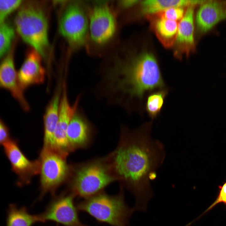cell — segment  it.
I'll return each mask as SVG.
<instances>
[{
	"label": "cell",
	"instance_id": "obj_21",
	"mask_svg": "<svg viewBox=\"0 0 226 226\" xmlns=\"http://www.w3.org/2000/svg\"><path fill=\"white\" fill-rule=\"evenodd\" d=\"M168 93V89L165 88L152 92L147 96L145 108L152 121L160 113Z\"/></svg>",
	"mask_w": 226,
	"mask_h": 226
},
{
	"label": "cell",
	"instance_id": "obj_3",
	"mask_svg": "<svg viewBox=\"0 0 226 226\" xmlns=\"http://www.w3.org/2000/svg\"><path fill=\"white\" fill-rule=\"evenodd\" d=\"M115 181L105 156L96 157L73 168L69 186L75 196L85 199L104 191Z\"/></svg>",
	"mask_w": 226,
	"mask_h": 226
},
{
	"label": "cell",
	"instance_id": "obj_26",
	"mask_svg": "<svg viewBox=\"0 0 226 226\" xmlns=\"http://www.w3.org/2000/svg\"><path fill=\"white\" fill-rule=\"evenodd\" d=\"M11 138L9 129L0 117V146H3Z\"/></svg>",
	"mask_w": 226,
	"mask_h": 226
},
{
	"label": "cell",
	"instance_id": "obj_16",
	"mask_svg": "<svg viewBox=\"0 0 226 226\" xmlns=\"http://www.w3.org/2000/svg\"><path fill=\"white\" fill-rule=\"evenodd\" d=\"M195 6L187 7L178 23L175 45L176 55H189L195 49L194 11Z\"/></svg>",
	"mask_w": 226,
	"mask_h": 226
},
{
	"label": "cell",
	"instance_id": "obj_1",
	"mask_svg": "<svg viewBox=\"0 0 226 226\" xmlns=\"http://www.w3.org/2000/svg\"><path fill=\"white\" fill-rule=\"evenodd\" d=\"M152 121L135 129L121 126L118 144L105 156L120 187L133 194L134 210L146 211L153 196L151 181L165 157L164 146L151 136Z\"/></svg>",
	"mask_w": 226,
	"mask_h": 226
},
{
	"label": "cell",
	"instance_id": "obj_4",
	"mask_svg": "<svg viewBox=\"0 0 226 226\" xmlns=\"http://www.w3.org/2000/svg\"><path fill=\"white\" fill-rule=\"evenodd\" d=\"M76 207L78 210L88 213L98 222L111 226H128L134 211L126 203L124 189L120 187L117 194L110 195L103 191L84 199Z\"/></svg>",
	"mask_w": 226,
	"mask_h": 226
},
{
	"label": "cell",
	"instance_id": "obj_11",
	"mask_svg": "<svg viewBox=\"0 0 226 226\" xmlns=\"http://www.w3.org/2000/svg\"><path fill=\"white\" fill-rule=\"evenodd\" d=\"M80 96L71 105L68 100L66 82L62 84V89L59 105L58 121L54 133L55 151L67 157L71 152L68 143L67 132L69 122L74 114L78 109Z\"/></svg>",
	"mask_w": 226,
	"mask_h": 226
},
{
	"label": "cell",
	"instance_id": "obj_14",
	"mask_svg": "<svg viewBox=\"0 0 226 226\" xmlns=\"http://www.w3.org/2000/svg\"><path fill=\"white\" fill-rule=\"evenodd\" d=\"M200 5L195 20L200 33L207 32L226 19V1L205 0Z\"/></svg>",
	"mask_w": 226,
	"mask_h": 226
},
{
	"label": "cell",
	"instance_id": "obj_9",
	"mask_svg": "<svg viewBox=\"0 0 226 226\" xmlns=\"http://www.w3.org/2000/svg\"><path fill=\"white\" fill-rule=\"evenodd\" d=\"M3 146L11 170L17 176V185L21 186L30 183L33 177L40 173L39 159L29 160L22 151L16 139L11 138Z\"/></svg>",
	"mask_w": 226,
	"mask_h": 226
},
{
	"label": "cell",
	"instance_id": "obj_25",
	"mask_svg": "<svg viewBox=\"0 0 226 226\" xmlns=\"http://www.w3.org/2000/svg\"><path fill=\"white\" fill-rule=\"evenodd\" d=\"M219 187L220 191L216 199L203 213L196 219V220L198 219L206 213L211 209L217 204L220 203H223L226 204V182L223 185L219 186Z\"/></svg>",
	"mask_w": 226,
	"mask_h": 226
},
{
	"label": "cell",
	"instance_id": "obj_7",
	"mask_svg": "<svg viewBox=\"0 0 226 226\" xmlns=\"http://www.w3.org/2000/svg\"><path fill=\"white\" fill-rule=\"evenodd\" d=\"M88 21L84 11L80 3H69L60 18V33L71 46L77 48L83 45L88 30Z\"/></svg>",
	"mask_w": 226,
	"mask_h": 226
},
{
	"label": "cell",
	"instance_id": "obj_15",
	"mask_svg": "<svg viewBox=\"0 0 226 226\" xmlns=\"http://www.w3.org/2000/svg\"><path fill=\"white\" fill-rule=\"evenodd\" d=\"M40 55L33 48L30 51L17 73L19 84L23 91L32 85L44 82L46 73Z\"/></svg>",
	"mask_w": 226,
	"mask_h": 226
},
{
	"label": "cell",
	"instance_id": "obj_6",
	"mask_svg": "<svg viewBox=\"0 0 226 226\" xmlns=\"http://www.w3.org/2000/svg\"><path fill=\"white\" fill-rule=\"evenodd\" d=\"M66 158L56 151L42 148L39 159L41 191L40 199L48 193L54 195L56 189L67 179L71 170Z\"/></svg>",
	"mask_w": 226,
	"mask_h": 226
},
{
	"label": "cell",
	"instance_id": "obj_22",
	"mask_svg": "<svg viewBox=\"0 0 226 226\" xmlns=\"http://www.w3.org/2000/svg\"><path fill=\"white\" fill-rule=\"evenodd\" d=\"M14 35L10 25L4 23L0 24V58L8 50Z\"/></svg>",
	"mask_w": 226,
	"mask_h": 226
},
{
	"label": "cell",
	"instance_id": "obj_19",
	"mask_svg": "<svg viewBox=\"0 0 226 226\" xmlns=\"http://www.w3.org/2000/svg\"><path fill=\"white\" fill-rule=\"evenodd\" d=\"M205 0H146L141 3L142 13L146 15L156 13L165 9L173 7H188L199 5Z\"/></svg>",
	"mask_w": 226,
	"mask_h": 226
},
{
	"label": "cell",
	"instance_id": "obj_2",
	"mask_svg": "<svg viewBox=\"0 0 226 226\" xmlns=\"http://www.w3.org/2000/svg\"><path fill=\"white\" fill-rule=\"evenodd\" d=\"M101 83L110 99L132 112L137 109L138 102L142 104L146 93L165 87L157 60L148 52L117 64L103 75Z\"/></svg>",
	"mask_w": 226,
	"mask_h": 226
},
{
	"label": "cell",
	"instance_id": "obj_24",
	"mask_svg": "<svg viewBox=\"0 0 226 226\" xmlns=\"http://www.w3.org/2000/svg\"><path fill=\"white\" fill-rule=\"evenodd\" d=\"M21 0H0V24L4 23L8 16L21 4Z\"/></svg>",
	"mask_w": 226,
	"mask_h": 226
},
{
	"label": "cell",
	"instance_id": "obj_12",
	"mask_svg": "<svg viewBox=\"0 0 226 226\" xmlns=\"http://www.w3.org/2000/svg\"><path fill=\"white\" fill-rule=\"evenodd\" d=\"M96 129L83 112L78 109L68 124L67 135L71 151L86 148L92 143Z\"/></svg>",
	"mask_w": 226,
	"mask_h": 226
},
{
	"label": "cell",
	"instance_id": "obj_13",
	"mask_svg": "<svg viewBox=\"0 0 226 226\" xmlns=\"http://www.w3.org/2000/svg\"><path fill=\"white\" fill-rule=\"evenodd\" d=\"M13 53L12 49L0 63V88L8 91L23 110L28 111L30 106L19 84Z\"/></svg>",
	"mask_w": 226,
	"mask_h": 226
},
{
	"label": "cell",
	"instance_id": "obj_8",
	"mask_svg": "<svg viewBox=\"0 0 226 226\" xmlns=\"http://www.w3.org/2000/svg\"><path fill=\"white\" fill-rule=\"evenodd\" d=\"M75 196L71 192L55 196L45 211L38 215L40 222L52 221L64 226H87L79 219L74 202Z\"/></svg>",
	"mask_w": 226,
	"mask_h": 226
},
{
	"label": "cell",
	"instance_id": "obj_23",
	"mask_svg": "<svg viewBox=\"0 0 226 226\" xmlns=\"http://www.w3.org/2000/svg\"><path fill=\"white\" fill-rule=\"evenodd\" d=\"M185 11L184 7H173L153 14L161 18L178 22L182 18Z\"/></svg>",
	"mask_w": 226,
	"mask_h": 226
},
{
	"label": "cell",
	"instance_id": "obj_10",
	"mask_svg": "<svg viewBox=\"0 0 226 226\" xmlns=\"http://www.w3.org/2000/svg\"><path fill=\"white\" fill-rule=\"evenodd\" d=\"M116 20L110 8L105 2L97 3L92 8L90 15L89 30L92 39L103 44L114 35Z\"/></svg>",
	"mask_w": 226,
	"mask_h": 226
},
{
	"label": "cell",
	"instance_id": "obj_5",
	"mask_svg": "<svg viewBox=\"0 0 226 226\" xmlns=\"http://www.w3.org/2000/svg\"><path fill=\"white\" fill-rule=\"evenodd\" d=\"M17 30L26 43L45 56L49 46L48 24L45 11L37 3L24 4L15 19Z\"/></svg>",
	"mask_w": 226,
	"mask_h": 226
},
{
	"label": "cell",
	"instance_id": "obj_20",
	"mask_svg": "<svg viewBox=\"0 0 226 226\" xmlns=\"http://www.w3.org/2000/svg\"><path fill=\"white\" fill-rule=\"evenodd\" d=\"M6 226H32L40 222L38 215L29 213L24 207H19L15 204H10L7 210Z\"/></svg>",
	"mask_w": 226,
	"mask_h": 226
},
{
	"label": "cell",
	"instance_id": "obj_17",
	"mask_svg": "<svg viewBox=\"0 0 226 226\" xmlns=\"http://www.w3.org/2000/svg\"><path fill=\"white\" fill-rule=\"evenodd\" d=\"M62 81L59 78L55 92L45 109L43 117L44 149L55 150L54 133L58 118Z\"/></svg>",
	"mask_w": 226,
	"mask_h": 226
},
{
	"label": "cell",
	"instance_id": "obj_18",
	"mask_svg": "<svg viewBox=\"0 0 226 226\" xmlns=\"http://www.w3.org/2000/svg\"><path fill=\"white\" fill-rule=\"evenodd\" d=\"M151 27L162 44L169 48L174 44L178 22L159 17L155 14L147 15Z\"/></svg>",
	"mask_w": 226,
	"mask_h": 226
},
{
	"label": "cell",
	"instance_id": "obj_27",
	"mask_svg": "<svg viewBox=\"0 0 226 226\" xmlns=\"http://www.w3.org/2000/svg\"><path fill=\"white\" fill-rule=\"evenodd\" d=\"M138 2L137 0L122 1L121 2V5L123 7H127L134 5Z\"/></svg>",
	"mask_w": 226,
	"mask_h": 226
}]
</instances>
